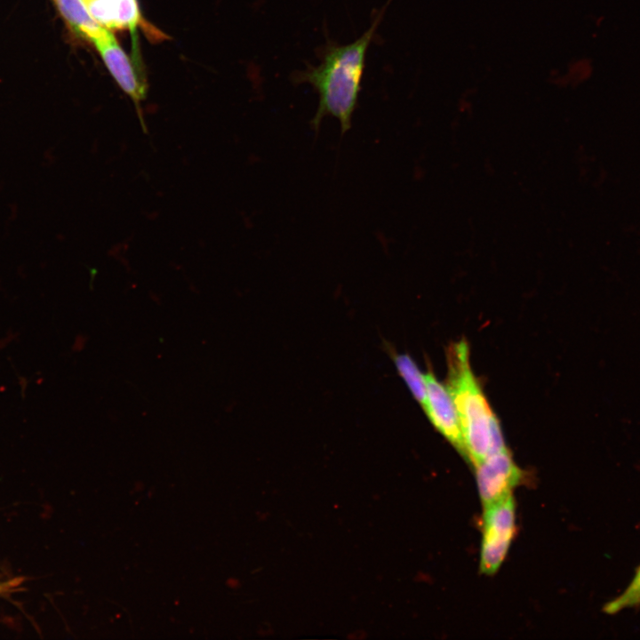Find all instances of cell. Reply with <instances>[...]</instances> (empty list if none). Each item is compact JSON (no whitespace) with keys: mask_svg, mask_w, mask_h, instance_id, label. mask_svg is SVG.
<instances>
[{"mask_svg":"<svg viewBox=\"0 0 640 640\" xmlns=\"http://www.w3.org/2000/svg\"><path fill=\"white\" fill-rule=\"evenodd\" d=\"M427 389L424 409L434 427L465 457L457 411L448 389L432 373H423Z\"/></svg>","mask_w":640,"mask_h":640,"instance_id":"5","label":"cell"},{"mask_svg":"<svg viewBox=\"0 0 640 640\" xmlns=\"http://www.w3.org/2000/svg\"><path fill=\"white\" fill-rule=\"evenodd\" d=\"M55 3L70 27L91 42L103 40L112 34L92 16L84 0H55Z\"/></svg>","mask_w":640,"mask_h":640,"instance_id":"8","label":"cell"},{"mask_svg":"<svg viewBox=\"0 0 640 640\" xmlns=\"http://www.w3.org/2000/svg\"><path fill=\"white\" fill-rule=\"evenodd\" d=\"M388 348L399 375L404 379L412 396L424 410L427 404V389L423 373L420 372L417 364L409 355L396 353L391 348Z\"/></svg>","mask_w":640,"mask_h":640,"instance_id":"9","label":"cell"},{"mask_svg":"<svg viewBox=\"0 0 640 640\" xmlns=\"http://www.w3.org/2000/svg\"><path fill=\"white\" fill-rule=\"evenodd\" d=\"M20 580H12L5 582H0V594L12 590L20 583Z\"/></svg>","mask_w":640,"mask_h":640,"instance_id":"11","label":"cell"},{"mask_svg":"<svg viewBox=\"0 0 640 640\" xmlns=\"http://www.w3.org/2000/svg\"><path fill=\"white\" fill-rule=\"evenodd\" d=\"M92 16L107 28L135 30L140 20L137 0H84Z\"/></svg>","mask_w":640,"mask_h":640,"instance_id":"7","label":"cell"},{"mask_svg":"<svg viewBox=\"0 0 640 640\" xmlns=\"http://www.w3.org/2000/svg\"><path fill=\"white\" fill-rule=\"evenodd\" d=\"M516 531V504L512 494L484 506L480 571L494 574L503 563Z\"/></svg>","mask_w":640,"mask_h":640,"instance_id":"3","label":"cell"},{"mask_svg":"<svg viewBox=\"0 0 640 640\" xmlns=\"http://www.w3.org/2000/svg\"><path fill=\"white\" fill-rule=\"evenodd\" d=\"M383 12L376 14L371 26L354 42L338 44L328 42L320 51L321 61L295 72V84H308L317 92L319 103L311 124L317 131L325 116L335 117L344 134L351 127L352 116L362 90L368 48L373 40Z\"/></svg>","mask_w":640,"mask_h":640,"instance_id":"1","label":"cell"},{"mask_svg":"<svg viewBox=\"0 0 640 640\" xmlns=\"http://www.w3.org/2000/svg\"><path fill=\"white\" fill-rule=\"evenodd\" d=\"M93 44L119 86L131 97L139 109L140 101L146 96V85L138 77L132 63L113 34Z\"/></svg>","mask_w":640,"mask_h":640,"instance_id":"6","label":"cell"},{"mask_svg":"<svg viewBox=\"0 0 640 640\" xmlns=\"http://www.w3.org/2000/svg\"><path fill=\"white\" fill-rule=\"evenodd\" d=\"M448 391L455 405L465 457L477 465L492 454L491 421L494 415L471 370L466 340L447 349Z\"/></svg>","mask_w":640,"mask_h":640,"instance_id":"2","label":"cell"},{"mask_svg":"<svg viewBox=\"0 0 640 640\" xmlns=\"http://www.w3.org/2000/svg\"><path fill=\"white\" fill-rule=\"evenodd\" d=\"M640 607V564L636 569L628 586L614 598L606 602L603 611L606 614H615L625 609Z\"/></svg>","mask_w":640,"mask_h":640,"instance_id":"10","label":"cell"},{"mask_svg":"<svg viewBox=\"0 0 640 640\" xmlns=\"http://www.w3.org/2000/svg\"><path fill=\"white\" fill-rule=\"evenodd\" d=\"M474 467L484 506L512 494V490L521 478V470L508 449L488 456Z\"/></svg>","mask_w":640,"mask_h":640,"instance_id":"4","label":"cell"}]
</instances>
